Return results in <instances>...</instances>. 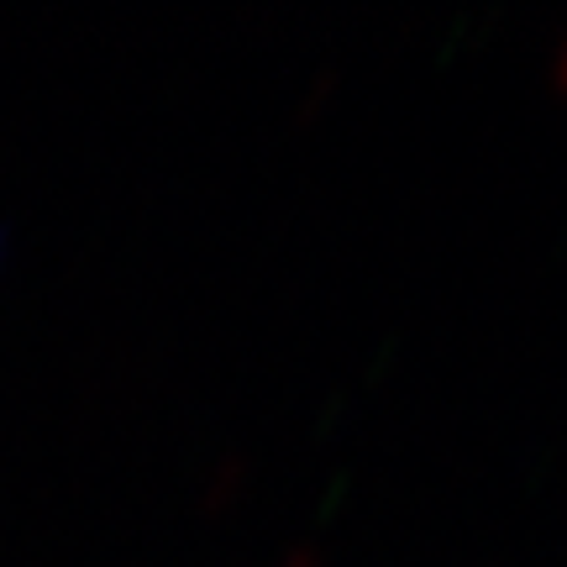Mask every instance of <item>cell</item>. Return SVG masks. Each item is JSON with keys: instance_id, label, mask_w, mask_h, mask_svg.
<instances>
[{"instance_id": "cell-1", "label": "cell", "mask_w": 567, "mask_h": 567, "mask_svg": "<svg viewBox=\"0 0 567 567\" xmlns=\"http://www.w3.org/2000/svg\"><path fill=\"white\" fill-rule=\"evenodd\" d=\"M243 488H247V463L243 457H221V463H210V473H205L200 505L205 509H226Z\"/></svg>"}, {"instance_id": "cell-2", "label": "cell", "mask_w": 567, "mask_h": 567, "mask_svg": "<svg viewBox=\"0 0 567 567\" xmlns=\"http://www.w3.org/2000/svg\"><path fill=\"white\" fill-rule=\"evenodd\" d=\"M551 90H557V95H563L567 101V27H563V38H557V48H551Z\"/></svg>"}, {"instance_id": "cell-3", "label": "cell", "mask_w": 567, "mask_h": 567, "mask_svg": "<svg viewBox=\"0 0 567 567\" xmlns=\"http://www.w3.org/2000/svg\"><path fill=\"white\" fill-rule=\"evenodd\" d=\"M274 567H326V563H321V551L310 547V542H300V547H289V551H284V557H279Z\"/></svg>"}]
</instances>
